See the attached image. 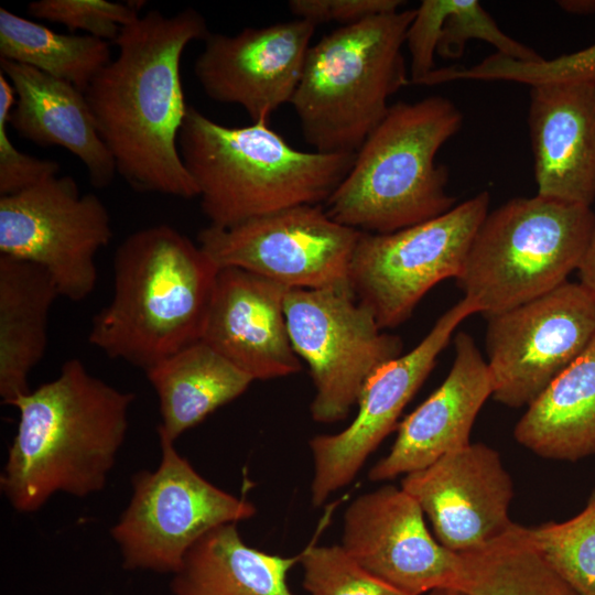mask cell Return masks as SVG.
Segmentation results:
<instances>
[{
    "instance_id": "obj_7",
    "label": "cell",
    "mask_w": 595,
    "mask_h": 595,
    "mask_svg": "<svg viewBox=\"0 0 595 595\" xmlns=\"http://www.w3.org/2000/svg\"><path fill=\"white\" fill-rule=\"evenodd\" d=\"M595 226L589 206L540 195L488 212L455 279L485 317L536 299L577 271Z\"/></svg>"
},
{
    "instance_id": "obj_8",
    "label": "cell",
    "mask_w": 595,
    "mask_h": 595,
    "mask_svg": "<svg viewBox=\"0 0 595 595\" xmlns=\"http://www.w3.org/2000/svg\"><path fill=\"white\" fill-rule=\"evenodd\" d=\"M159 434L161 461L133 475L132 496L111 528L127 570L176 573L204 534L256 515L250 501L209 483Z\"/></svg>"
},
{
    "instance_id": "obj_9",
    "label": "cell",
    "mask_w": 595,
    "mask_h": 595,
    "mask_svg": "<svg viewBox=\"0 0 595 595\" xmlns=\"http://www.w3.org/2000/svg\"><path fill=\"white\" fill-rule=\"evenodd\" d=\"M284 315L293 349L310 368L315 422L344 420L368 379L402 355V339L383 332L350 285L290 289Z\"/></svg>"
},
{
    "instance_id": "obj_30",
    "label": "cell",
    "mask_w": 595,
    "mask_h": 595,
    "mask_svg": "<svg viewBox=\"0 0 595 595\" xmlns=\"http://www.w3.org/2000/svg\"><path fill=\"white\" fill-rule=\"evenodd\" d=\"M506 80L534 86L547 83L582 82L595 84V43L571 54L538 62H521L495 53L470 67L435 68L422 85L453 80Z\"/></svg>"
},
{
    "instance_id": "obj_3",
    "label": "cell",
    "mask_w": 595,
    "mask_h": 595,
    "mask_svg": "<svg viewBox=\"0 0 595 595\" xmlns=\"http://www.w3.org/2000/svg\"><path fill=\"white\" fill-rule=\"evenodd\" d=\"M218 266L185 235L161 224L117 248L113 295L93 318L88 342L143 371L201 340Z\"/></svg>"
},
{
    "instance_id": "obj_2",
    "label": "cell",
    "mask_w": 595,
    "mask_h": 595,
    "mask_svg": "<svg viewBox=\"0 0 595 595\" xmlns=\"http://www.w3.org/2000/svg\"><path fill=\"white\" fill-rule=\"evenodd\" d=\"M136 394L93 376L77 358L60 375L17 398L15 435L0 488L19 512L39 510L54 494L100 491L126 439Z\"/></svg>"
},
{
    "instance_id": "obj_22",
    "label": "cell",
    "mask_w": 595,
    "mask_h": 595,
    "mask_svg": "<svg viewBox=\"0 0 595 595\" xmlns=\"http://www.w3.org/2000/svg\"><path fill=\"white\" fill-rule=\"evenodd\" d=\"M57 288L40 266L0 255V397L11 404L28 393V378L43 358Z\"/></svg>"
},
{
    "instance_id": "obj_13",
    "label": "cell",
    "mask_w": 595,
    "mask_h": 595,
    "mask_svg": "<svg viewBox=\"0 0 595 595\" xmlns=\"http://www.w3.org/2000/svg\"><path fill=\"white\" fill-rule=\"evenodd\" d=\"M360 236L322 205H298L230 227L208 225L197 244L218 268L244 269L290 289H323L350 285Z\"/></svg>"
},
{
    "instance_id": "obj_26",
    "label": "cell",
    "mask_w": 595,
    "mask_h": 595,
    "mask_svg": "<svg viewBox=\"0 0 595 595\" xmlns=\"http://www.w3.org/2000/svg\"><path fill=\"white\" fill-rule=\"evenodd\" d=\"M469 40L485 41L496 53L517 61L543 58L507 35L477 0H423L407 32L410 83L420 85L436 68L435 54L458 58Z\"/></svg>"
},
{
    "instance_id": "obj_18",
    "label": "cell",
    "mask_w": 595,
    "mask_h": 595,
    "mask_svg": "<svg viewBox=\"0 0 595 595\" xmlns=\"http://www.w3.org/2000/svg\"><path fill=\"white\" fill-rule=\"evenodd\" d=\"M290 288L239 268H219L201 340L253 380L301 370L289 336Z\"/></svg>"
},
{
    "instance_id": "obj_19",
    "label": "cell",
    "mask_w": 595,
    "mask_h": 595,
    "mask_svg": "<svg viewBox=\"0 0 595 595\" xmlns=\"http://www.w3.org/2000/svg\"><path fill=\"white\" fill-rule=\"evenodd\" d=\"M454 349L446 378L399 424L391 450L369 470L370 480L420 470L470 443L472 428L493 385L486 359L469 334L458 332Z\"/></svg>"
},
{
    "instance_id": "obj_5",
    "label": "cell",
    "mask_w": 595,
    "mask_h": 595,
    "mask_svg": "<svg viewBox=\"0 0 595 595\" xmlns=\"http://www.w3.org/2000/svg\"><path fill=\"white\" fill-rule=\"evenodd\" d=\"M462 122L442 96L390 105L324 203L327 215L363 232L389 234L452 209L456 197L447 193L448 172L436 154Z\"/></svg>"
},
{
    "instance_id": "obj_15",
    "label": "cell",
    "mask_w": 595,
    "mask_h": 595,
    "mask_svg": "<svg viewBox=\"0 0 595 595\" xmlns=\"http://www.w3.org/2000/svg\"><path fill=\"white\" fill-rule=\"evenodd\" d=\"M340 545L367 572L407 595L457 587L459 554L431 534L422 509L401 487L381 486L353 500Z\"/></svg>"
},
{
    "instance_id": "obj_28",
    "label": "cell",
    "mask_w": 595,
    "mask_h": 595,
    "mask_svg": "<svg viewBox=\"0 0 595 595\" xmlns=\"http://www.w3.org/2000/svg\"><path fill=\"white\" fill-rule=\"evenodd\" d=\"M0 58L31 66L84 93L112 60L105 40L58 33L2 7Z\"/></svg>"
},
{
    "instance_id": "obj_29",
    "label": "cell",
    "mask_w": 595,
    "mask_h": 595,
    "mask_svg": "<svg viewBox=\"0 0 595 595\" xmlns=\"http://www.w3.org/2000/svg\"><path fill=\"white\" fill-rule=\"evenodd\" d=\"M527 532L541 558L578 595H595V488L573 518L527 527Z\"/></svg>"
},
{
    "instance_id": "obj_34",
    "label": "cell",
    "mask_w": 595,
    "mask_h": 595,
    "mask_svg": "<svg viewBox=\"0 0 595 595\" xmlns=\"http://www.w3.org/2000/svg\"><path fill=\"white\" fill-rule=\"evenodd\" d=\"M401 0H290L288 7L295 19L317 23L336 22L351 25L368 18L400 10Z\"/></svg>"
},
{
    "instance_id": "obj_10",
    "label": "cell",
    "mask_w": 595,
    "mask_h": 595,
    "mask_svg": "<svg viewBox=\"0 0 595 595\" xmlns=\"http://www.w3.org/2000/svg\"><path fill=\"white\" fill-rule=\"evenodd\" d=\"M488 207L484 191L411 227L389 234L361 231L349 282L382 329L404 323L433 286L458 277Z\"/></svg>"
},
{
    "instance_id": "obj_24",
    "label": "cell",
    "mask_w": 595,
    "mask_h": 595,
    "mask_svg": "<svg viewBox=\"0 0 595 595\" xmlns=\"http://www.w3.org/2000/svg\"><path fill=\"white\" fill-rule=\"evenodd\" d=\"M301 553L280 556L249 547L236 523L204 534L186 553L173 574L172 595H294L288 585L290 570Z\"/></svg>"
},
{
    "instance_id": "obj_23",
    "label": "cell",
    "mask_w": 595,
    "mask_h": 595,
    "mask_svg": "<svg viewBox=\"0 0 595 595\" xmlns=\"http://www.w3.org/2000/svg\"><path fill=\"white\" fill-rule=\"evenodd\" d=\"M513 435L547 459L576 462L595 455V338L527 407Z\"/></svg>"
},
{
    "instance_id": "obj_25",
    "label": "cell",
    "mask_w": 595,
    "mask_h": 595,
    "mask_svg": "<svg viewBox=\"0 0 595 595\" xmlns=\"http://www.w3.org/2000/svg\"><path fill=\"white\" fill-rule=\"evenodd\" d=\"M161 413L158 433L171 441L242 394L253 379L202 340L144 371Z\"/></svg>"
},
{
    "instance_id": "obj_32",
    "label": "cell",
    "mask_w": 595,
    "mask_h": 595,
    "mask_svg": "<svg viewBox=\"0 0 595 595\" xmlns=\"http://www.w3.org/2000/svg\"><path fill=\"white\" fill-rule=\"evenodd\" d=\"M144 4V1L122 4L107 0H39L28 4V13L62 24L71 32L83 30L91 36L115 42L121 28L140 17Z\"/></svg>"
},
{
    "instance_id": "obj_4",
    "label": "cell",
    "mask_w": 595,
    "mask_h": 595,
    "mask_svg": "<svg viewBox=\"0 0 595 595\" xmlns=\"http://www.w3.org/2000/svg\"><path fill=\"white\" fill-rule=\"evenodd\" d=\"M178 150L209 225L230 227L298 205L325 203L351 169L356 152H306L268 121L220 125L193 106Z\"/></svg>"
},
{
    "instance_id": "obj_37",
    "label": "cell",
    "mask_w": 595,
    "mask_h": 595,
    "mask_svg": "<svg viewBox=\"0 0 595 595\" xmlns=\"http://www.w3.org/2000/svg\"><path fill=\"white\" fill-rule=\"evenodd\" d=\"M425 595H470L467 592L456 587H443L431 591Z\"/></svg>"
},
{
    "instance_id": "obj_36",
    "label": "cell",
    "mask_w": 595,
    "mask_h": 595,
    "mask_svg": "<svg viewBox=\"0 0 595 595\" xmlns=\"http://www.w3.org/2000/svg\"><path fill=\"white\" fill-rule=\"evenodd\" d=\"M561 7L570 12L586 13L595 10V1H562Z\"/></svg>"
},
{
    "instance_id": "obj_20",
    "label": "cell",
    "mask_w": 595,
    "mask_h": 595,
    "mask_svg": "<svg viewBox=\"0 0 595 595\" xmlns=\"http://www.w3.org/2000/svg\"><path fill=\"white\" fill-rule=\"evenodd\" d=\"M530 87L528 125L537 195L591 207L595 199V84Z\"/></svg>"
},
{
    "instance_id": "obj_17",
    "label": "cell",
    "mask_w": 595,
    "mask_h": 595,
    "mask_svg": "<svg viewBox=\"0 0 595 595\" xmlns=\"http://www.w3.org/2000/svg\"><path fill=\"white\" fill-rule=\"evenodd\" d=\"M315 26L294 19L235 35L210 33L195 61V76L210 99L242 107L253 122L268 121L291 102Z\"/></svg>"
},
{
    "instance_id": "obj_6",
    "label": "cell",
    "mask_w": 595,
    "mask_h": 595,
    "mask_svg": "<svg viewBox=\"0 0 595 595\" xmlns=\"http://www.w3.org/2000/svg\"><path fill=\"white\" fill-rule=\"evenodd\" d=\"M414 14H378L310 46L290 104L315 151L357 152L387 115L389 98L410 83L402 48Z\"/></svg>"
},
{
    "instance_id": "obj_27",
    "label": "cell",
    "mask_w": 595,
    "mask_h": 595,
    "mask_svg": "<svg viewBox=\"0 0 595 595\" xmlns=\"http://www.w3.org/2000/svg\"><path fill=\"white\" fill-rule=\"evenodd\" d=\"M458 554L456 588L470 595H578L541 558L526 526L515 522L484 547Z\"/></svg>"
},
{
    "instance_id": "obj_14",
    "label": "cell",
    "mask_w": 595,
    "mask_h": 595,
    "mask_svg": "<svg viewBox=\"0 0 595 595\" xmlns=\"http://www.w3.org/2000/svg\"><path fill=\"white\" fill-rule=\"evenodd\" d=\"M476 313L477 305L463 296L436 320L414 348L387 363L368 379L357 402L358 412L346 429L311 439L314 506L323 505L331 494L355 478L368 456L394 429L457 326Z\"/></svg>"
},
{
    "instance_id": "obj_35",
    "label": "cell",
    "mask_w": 595,
    "mask_h": 595,
    "mask_svg": "<svg viewBox=\"0 0 595 595\" xmlns=\"http://www.w3.org/2000/svg\"><path fill=\"white\" fill-rule=\"evenodd\" d=\"M578 283H581L595 300V226L577 269Z\"/></svg>"
},
{
    "instance_id": "obj_33",
    "label": "cell",
    "mask_w": 595,
    "mask_h": 595,
    "mask_svg": "<svg viewBox=\"0 0 595 595\" xmlns=\"http://www.w3.org/2000/svg\"><path fill=\"white\" fill-rule=\"evenodd\" d=\"M15 104V93L0 72V194L10 195L57 176V161L39 159L20 152L11 142L8 123Z\"/></svg>"
},
{
    "instance_id": "obj_31",
    "label": "cell",
    "mask_w": 595,
    "mask_h": 595,
    "mask_svg": "<svg viewBox=\"0 0 595 595\" xmlns=\"http://www.w3.org/2000/svg\"><path fill=\"white\" fill-rule=\"evenodd\" d=\"M300 564L309 595H407L367 572L342 545L310 544Z\"/></svg>"
},
{
    "instance_id": "obj_1",
    "label": "cell",
    "mask_w": 595,
    "mask_h": 595,
    "mask_svg": "<svg viewBox=\"0 0 595 595\" xmlns=\"http://www.w3.org/2000/svg\"><path fill=\"white\" fill-rule=\"evenodd\" d=\"M209 34L193 8L172 17L151 10L121 28L117 56L85 91L117 172L134 191L198 196L178 150L188 108L181 60L187 44Z\"/></svg>"
},
{
    "instance_id": "obj_11",
    "label": "cell",
    "mask_w": 595,
    "mask_h": 595,
    "mask_svg": "<svg viewBox=\"0 0 595 595\" xmlns=\"http://www.w3.org/2000/svg\"><path fill=\"white\" fill-rule=\"evenodd\" d=\"M111 238L107 207L71 176L0 197V255L42 267L71 301L94 291L96 255Z\"/></svg>"
},
{
    "instance_id": "obj_12",
    "label": "cell",
    "mask_w": 595,
    "mask_h": 595,
    "mask_svg": "<svg viewBox=\"0 0 595 595\" xmlns=\"http://www.w3.org/2000/svg\"><path fill=\"white\" fill-rule=\"evenodd\" d=\"M486 318L491 397L510 408L529 407L595 338V300L578 282Z\"/></svg>"
},
{
    "instance_id": "obj_21",
    "label": "cell",
    "mask_w": 595,
    "mask_h": 595,
    "mask_svg": "<svg viewBox=\"0 0 595 595\" xmlns=\"http://www.w3.org/2000/svg\"><path fill=\"white\" fill-rule=\"evenodd\" d=\"M1 73L15 93L9 123L40 147H62L86 166L90 183L108 186L117 172L85 93L31 66L0 58Z\"/></svg>"
},
{
    "instance_id": "obj_16",
    "label": "cell",
    "mask_w": 595,
    "mask_h": 595,
    "mask_svg": "<svg viewBox=\"0 0 595 595\" xmlns=\"http://www.w3.org/2000/svg\"><path fill=\"white\" fill-rule=\"evenodd\" d=\"M401 488L429 518L436 540L455 553L477 550L515 523L511 476L500 454L484 443H469L404 475Z\"/></svg>"
}]
</instances>
